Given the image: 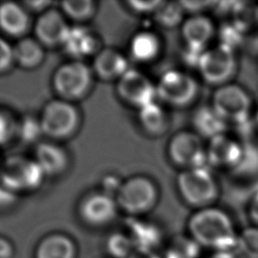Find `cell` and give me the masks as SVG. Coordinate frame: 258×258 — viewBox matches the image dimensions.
Listing matches in <instances>:
<instances>
[{
	"mask_svg": "<svg viewBox=\"0 0 258 258\" xmlns=\"http://www.w3.org/2000/svg\"><path fill=\"white\" fill-rule=\"evenodd\" d=\"M189 236L201 246L216 251L235 250L238 235L226 212L208 207L196 211L188 219Z\"/></svg>",
	"mask_w": 258,
	"mask_h": 258,
	"instance_id": "1",
	"label": "cell"
},
{
	"mask_svg": "<svg viewBox=\"0 0 258 258\" xmlns=\"http://www.w3.org/2000/svg\"><path fill=\"white\" fill-rule=\"evenodd\" d=\"M177 188L183 201L198 210L211 207L219 197V186L207 166L183 169L177 176Z\"/></svg>",
	"mask_w": 258,
	"mask_h": 258,
	"instance_id": "2",
	"label": "cell"
},
{
	"mask_svg": "<svg viewBox=\"0 0 258 258\" xmlns=\"http://www.w3.org/2000/svg\"><path fill=\"white\" fill-rule=\"evenodd\" d=\"M211 106L228 125L244 126L250 119L252 102L242 87L226 84L215 91Z\"/></svg>",
	"mask_w": 258,
	"mask_h": 258,
	"instance_id": "3",
	"label": "cell"
},
{
	"mask_svg": "<svg viewBox=\"0 0 258 258\" xmlns=\"http://www.w3.org/2000/svg\"><path fill=\"white\" fill-rule=\"evenodd\" d=\"M197 68L205 82L223 86L235 74L236 57L232 46L220 43L206 49L200 56Z\"/></svg>",
	"mask_w": 258,
	"mask_h": 258,
	"instance_id": "4",
	"label": "cell"
},
{
	"mask_svg": "<svg viewBox=\"0 0 258 258\" xmlns=\"http://www.w3.org/2000/svg\"><path fill=\"white\" fill-rule=\"evenodd\" d=\"M44 175L35 160L11 156L6 159L0 170V182L14 192L32 190L41 184Z\"/></svg>",
	"mask_w": 258,
	"mask_h": 258,
	"instance_id": "5",
	"label": "cell"
},
{
	"mask_svg": "<svg viewBox=\"0 0 258 258\" xmlns=\"http://www.w3.org/2000/svg\"><path fill=\"white\" fill-rule=\"evenodd\" d=\"M157 197L154 182L146 176L137 175L122 183L117 192V204L127 213L138 215L151 210Z\"/></svg>",
	"mask_w": 258,
	"mask_h": 258,
	"instance_id": "6",
	"label": "cell"
},
{
	"mask_svg": "<svg viewBox=\"0 0 258 258\" xmlns=\"http://www.w3.org/2000/svg\"><path fill=\"white\" fill-rule=\"evenodd\" d=\"M39 121L43 134L52 138H67L77 129L80 116L69 101L58 99L44 106Z\"/></svg>",
	"mask_w": 258,
	"mask_h": 258,
	"instance_id": "7",
	"label": "cell"
},
{
	"mask_svg": "<svg viewBox=\"0 0 258 258\" xmlns=\"http://www.w3.org/2000/svg\"><path fill=\"white\" fill-rule=\"evenodd\" d=\"M168 156L183 169L205 167L208 164L207 146L202 137L192 131H180L168 143Z\"/></svg>",
	"mask_w": 258,
	"mask_h": 258,
	"instance_id": "8",
	"label": "cell"
},
{
	"mask_svg": "<svg viewBox=\"0 0 258 258\" xmlns=\"http://www.w3.org/2000/svg\"><path fill=\"white\" fill-rule=\"evenodd\" d=\"M157 97L164 103L184 107L191 104L199 92L196 80L180 71L170 70L165 72L156 85Z\"/></svg>",
	"mask_w": 258,
	"mask_h": 258,
	"instance_id": "9",
	"label": "cell"
},
{
	"mask_svg": "<svg viewBox=\"0 0 258 258\" xmlns=\"http://www.w3.org/2000/svg\"><path fill=\"white\" fill-rule=\"evenodd\" d=\"M91 83V70L80 60L60 66L52 79L55 92L64 100L82 98L89 91Z\"/></svg>",
	"mask_w": 258,
	"mask_h": 258,
	"instance_id": "10",
	"label": "cell"
},
{
	"mask_svg": "<svg viewBox=\"0 0 258 258\" xmlns=\"http://www.w3.org/2000/svg\"><path fill=\"white\" fill-rule=\"evenodd\" d=\"M214 31L213 22L204 15L196 14L183 21L181 36L184 41V56L188 62L197 66L202 53L208 49Z\"/></svg>",
	"mask_w": 258,
	"mask_h": 258,
	"instance_id": "11",
	"label": "cell"
},
{
	"mask_svg": "<svg viewBox=\"0 0 258 258\" xmlns=\"http://www.w3.org/2000/svg\"><path fill=\"white\" fill-rule=\"evenodd\" d=\"M117 92L122 100L138 109L155 102L156 86L139 71L129 69L118 81Z\"/></svg>",
	"mask_w": 258,
	"mask_h": 258,
	"instance_id": "12",
	"label": "cell"
},
{
	"mask_svg": "<svg viewBox=\"0 0 258 258\" xmlns=\"http://www.w3.org/2000/svg\"><path fill=\"white\" fill-rule=\"evenodd\" d=\"M245 152L244 146L226 133L211 138L207 145L208 163L217 167L238 168Z\"/></svg>",
	"mask_w": 258,
	"mask_h": 258,
	"instance_id": "13",
	"label": "cell"
},
{
	"mask_svg": "<svg viewBox=\"0 0 258 258\" xmlns=\"http://www.w3.org/2000/svg\"><path fill=\"white\" fill-rule=\"evenodd\" d=\"M117 213V203L105 192L87 196L80 205V216L92 226H102L111 222Z\"/></svg>",
	"mask_w": 258,
	"mask_h": 258,
	"instance_id": "14",
	"label": "cell"
},
{
	"mask_svg": "<svg viewBox=\"0 0 258 258\" xmlns=\"http://www.w3.org/2000/svg\"><path fill=\"white\" fill-rule=\"evenodd\" d=\"M69 28L70 26L67 24L62 14L50 8L45 10L36 20L34 32L41 44L61 45Z\"/></svg>",
	"mask_w": 258,
	"mask_h": 258,
	"instance_id": "15",
	"label": "cell"
},
{
	"mask_svg": "<svg viewBox=\"0 0 258 258\" xmlns=\"http://www.w3.org/2000/svg\"><path fill=\"white\" fill-rule=\"evenodd\" d=\"M129 69L126 57L113 48L102 49L94 59V70L104 80H119Z\"/></svg>",
	"mask_w": 258,
	"mask_h": 258,
	"instance_id": "16",
	"label": "cell"
},
{
	"mask_svg": "<svg viewBox=\"0 0 258 258\" xmlns=\"http://www.w3.org/2000/svg\"><path fill=\"white\" fill-rule=\"evenodd\" d=\"M74 241L61 233H52L44 237L37 245L35 258H76Z\"/></svg>",
	"mask_w": 258,
	"mask_h": 258,
	"instance_id": "17",
	"label": "cell"
},
{
	"mask_svg": "<svg viewBox=\"0 0 258 258\" xmlns=\"http://www.w3.org/2000/svg\"><path fill=\"white\" fill-rule=\"evenodd\" d=\"M64 50L76 58L92 54L98 45L95 35L85 26H70L61 43Z\"/></svg>",
	"mask_w": 258,
	"mask_h": 258,
	"instance_id": "18",
	"label": "cell"
},
{
	"mask_svg": "<svg viewBox=\"0 0 258 258\" xmlns=\"http://www.w3.org/2000/svg\"><path fill=\"white\" fill-rule=\"evenodd\" d=\"M29 25L28 14L15 2H4L0 5V28L9 35L23 34Z\"/></svg>",
	"mask_w": 258,
	"mask_h": 258,
	"instance_id": "19",
	"label": "cell"
},
{
	"mask_svg": "<svg viewBox=\"0 0 258 258\" xmlns=\"http://www.w3.org/2000/svg\"><path fill=\"white\" fill-rule=\"evenodd\" d=\"M43 172L48 175L58 174L68 165V155L66 151L52 143H40L35 149V159Z\"/></svg>",
	"mask_w": 258,
	"mask_h": 258,
	"instance_id": "20",
	"label": "cell"
},
{
	"mask_svg": "<svg viewBox=\"0 0 258 258\" xmlns=\"http://www.w3.org/2000/svg\"><path fill=\"white\" fill-rule=\"evenodd\" d=\"M194 126L196 133L209 140L215 136L226 133L228 124L216 113L212 106L200 108L194 116Z\"/></svg>",
	"mask_w": 258,
	"mask_h": 258,
	"instance_id": "21",
	"label": "cell"
},
{
	"mask_svg": "<svg viewBox=\"0 0 258 258\" xmlns=\"http://www.w3.org/2000/svg\"><path fill=\"white\" fill-rule=\"evenodd\" d=\"M14 61L24 69H33L41 63L44 57V50L37 39L30 37L21 38L13 46Z\"/></svg>",
	"mask_w": 258,
	"mask_h": 258,
	"instance_id": "22",
	"label": "cell"
},
{
	"mask_svg": "<svg viewBox=\"0 0 258 258\" xmlns=\"http://www.w3.org/2000/svg\"><path fill=\"white\" fill-rule=\"evenodd\" d=\"M129 230L128 236L132 240L135 249L153 250L161 240L159 229L147 222L132 221Z\"/></svg>",
	"mask_w": 258,
	"mask_h": 258,
	"instance_id": "23",
	"label": "cell"
},
{
	"mask_svg": "<svg viewBox=\"0 0 258 258\" xmlns=\"http://www.w3.org/2000/svg\"><path fill=\"white\" fill-rule=\"evenodd\" d=\"M160 50L158 37L149 31L136 33L130 42L132 56L139 61H149L155 58Z\"/></svg>",
	"mask_w": 258,
	"mask_h": 258,
	"instance_id": "24",
	"label": "cell"
},
{
	"mask_svg": "<svg viewBox=\"0 0 258 258\" xmlns=\"http://www.w3.org/2000/svg\"><path fill=\"white\" fill-rule=\"evenodd\" d=\"M139 120L143 128L152 134L163 132L167 126V115L156 102L139 109Z\"/></svg>",
	"mask_w": 258,
	"mask_h": 258,
	"instance_id": "25",
	"label": "cell"
},
{
	"mask_svg": "<svg viewBox=\"0 0 258 258\" xmlns=\"http://www.w3.org/2000/svg\"><path fill=\"white\" fill-rule=\"evenodd\" d=\"M201 246L190 236H177L168 245L164 258H199Z\"/></svg>",
	"mask_w": 258,
	"mask_h": 258,
	"instance_id": "26",
	"label": "cell"
},
{
	"mask_svg": "<svg viewBox=\"0 0 258 258\" xmlns=\"http://www.w3.org/2000/svg\"><path fill=\"white\" fill-rule=\"evenodd\" d=\"M242 258H258V227L245 228L237 239L236 248Z\"/></svg>",
	"mask_w": 258,
	"mask_h": 258,
	"instance_id": "27",
	"label": "cell"
},
{
	"mask_svg": "<svg viewBox=\"0 0 258 258\" xmlns=\"http://www.w3.org/2000/svg\"><path fill=\"white\" fill-rule=\"evenodd\" d=\"M183 15V9L179 2H165L154 12L155 20L159 25L171 28L180 23Z\"/></svg>",
	"mask_w": 258,
	"mask_h": 258,
	"instance_id": "28",
	"label": "cell"
},
{
	"mask_svg": "<svg viewBox=\"0 0 258 258\" xmlns=\"http://www.w3.org/2000/svg\"><path fill=\"white\" fill-rule=\"evenodd\" d=\"M64 14L75 20H85L90 18L94 12L96 4L91 0H69L60 3Z\"/></svg>",
	"mask_w": 258,
	"mask_h": 258,
	"instance_id": "29",
	"label": "cell"
},
{
	"mask_svg": "<svg viewBox=\"0 0 258 258\" xmlns=\"http://www.w3.org/2000/svg\"><path fill=\"white\" fill-rule=\"evenodd\" d=\"M107 249L115 258H129L135 247L128 235L114 233L107 241Z\"/></svg>",
	"mask_w": 258,
	"mask_h": 258,
	"instance_id": "30",
	"label": "cell"
},
{
	"mask_svg": "<svg viewBox=\"0 0 258 258\" xmlns=\"http://www.w3.org/2000/svg\"><path fill=\"white\" fill-rule=\"evenodd\" d=\"M17 131L20 138L25 142H34L43 134L40 121L32 116L23 118L17 127Z\"/></svg>",
	"mask_w": 258,
	"mask_h": 258,
	"instance_id": "31",
	"label": "cell"
},
{
	"mask_svg": "<svg viewBox=\"0 0 258 258\" xmlns=\"http://www.w3.org/2000/svg\"><path fill=\"white\" fill-rule=\"evenodd\" d=\"M17 127L8 113L0 111V145L6 144L16 132Z\"/></svg>",
	"mask_w": 258,
	"mask_h": 258,
	"instance_id": "32",
	"label": "cell"
},
{
	"mask_svg": "<svg viewBox=\"0 0 258 258\" xmlns=\"http://www.w3.org/2000/svg\"><path fill=\"white\" fill-rule=\"evenodd\" d=\"M14 61L13 47L0 37V73L8 70Z\"/></svg>",
	"mask_w": 258,
	"mask_h": 258,
	"instance_id": "33",
	"label": "cell"
},
{
	"mask_svg": "<svg viewBox=\"0 0 258 258\" xmlns=\"http://www.w3.org/2000/svg\"><path fill=\"white\" fill-rule=\"evenodd\" d=\"M163 1L159 0H150V1H139V0H133L128 1V5L131 9L140 12V13H150L155 12L158 7L162 4Z\"/></svg>",
	"mask_w": 258,
	"mask_h": 258,
	"instance_id": "34",
	"label": "cell"
},
{
	"mask_svg": "<svg viewBox=\"0 0 258 258\" xmlns=\"http://www.w3.org/2000/svg\"><path fill=\"white\" fill-rule=\"evenodd\" d=\"M183 11H188L198 14L200 11L204 10L206 7L214 4L211 1H180L179 2Z\"/></svg>",
	"mask_w": 258,
	"mask_h": 258,
	"instance_id": "35",
	"label": "cell"
},
{
	"mask_svg": "<svg viewBox=\"0 0 258 258\" xmlns=\"http://www.w3.org/2000/svg\"><path fill=\"white\" fill-rule=\"evenodd\" d=\"M123 182L119 180V178L115 175H107L103 179V186L105 189V194L111 196V192H118Z\"/></svg>",
	"mask_w": 258,
	"mask_h": 258,
	"instance_id": "36",
	"label": "cell"
},
{
	"mask_svg": "<svg viewBox=\"0 0 258 258\" xmlns=\"http://www.w3.org/2000/svg\"><path fill=\"white\" fill-rule=\"evenodd\" d=\"M16 192L9 189L0 182V208L9 207L16 200Z\"/></svg>",
	"mask_w": 258,
	"mask_h": 258,
	"instance_id": "37",
	"label": "cell"
},
{
	"mask_svg": "<svg viewBox=\"0 0 258 258\" xmlns=\"http://www.w3.org/2000/svg\"><path fill=\"white\" fill-rule=\"evenodd\" d=\"M248 213L251 221L254 223L255 226L258 227V188L254 191L249 202Z\"/></svg>",
	"mask_w": 258,
	"mask_h": 258,
	"instance_id": "38",
	"label": "cell"
},
{
	"mask_svg": "<svg viewBox=\"0 0 258 258\" xmlns=\"http://www.w3.org/2000/svg\"><path fill=\"white\" fill-rule=\"evenodd\" d=\"M14 254V248L11 242L3 237H0V258H11Z\"/></svg>",
	"mask_w": 258,
	"mask_h": 258,
	"instance_id": "39",
	"label": "cell"
},
{
	"mask_svg": "<svg viewBox=\"0 0 258 258\" xmlns=\"http://www.w3.org/2000/svg\"><path fill=\"white\" fill-rule=\"evenodd\" d=\"M129 258H161L153 250L135 249Z\"/></svg>",
	"mask_w": 258,
	"mask_h": 258,
	"instance_id": "40",
	"label": "cell"
},
{
	"mask_svg": "<svg viewBox=\"0 0 258 258\" xmlns=\"http://www.w3.org/2000/svg\"><path fill=\"white\" fill-rule=\"evenodd\" d=\"M26 6L33 10H42L50 5V2L48 1H26Z\"/></svg>",
	"mask_w": 258,
	"mask_h": 258,
	"instance_id": "41",
	"label": "cell"
},
{
	"mask_svg": "<svg viewBox=\"0 0 258 258\" xmlns=\"http://www.w3.org/2000/svg\"><path fill=\"white\" fill-rule=\"evenodd\" d=\"M207 258H237L232 251H216Z\"/></svg>",
	"mask_w": 258,
	"mask_h": 258,
	"instance_id": "42",
	"label": "cell"
},
{
	"mask_svg": "<svg viewBox=\"0 0 258 258\" xmlns=\"http://www.w3.org/2000/svg\"><path fill=\"white\" fill-rule=\"evenodd\" d=\"M256 122H257V124H258V111H257V113H256Z\"/></svg>",
	"mask_w": 258,
	"mask_h": 258,
	"instance_id": "43",
	"label": "cell"
}]
</instances>
